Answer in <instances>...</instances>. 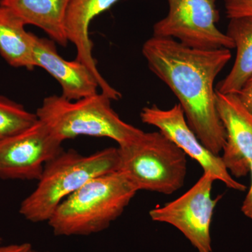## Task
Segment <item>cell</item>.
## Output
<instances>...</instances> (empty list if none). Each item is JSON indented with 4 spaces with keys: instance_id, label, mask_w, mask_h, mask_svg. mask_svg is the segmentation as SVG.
I'll return each mask as SVG.
<instances>
[{
    "instance_id": "6da1fadb",
    "label": "cell",
    "mask_w": 252,
    "mask_h": 252,
    "mask_svg": "<svg viewBox=\"0 0 252 252\" xmlns=\"http://www.w3.org/2000/svg\"><path fill=\"white\" fill-rule=\"evenodd\" d=\"M142 54L149 69L178 99L199 140L219 156L225 144V131L214 84L231 59L230 50L192 49L175 39L152 36L144 43Z\"/></svg>"
},
{
    "instance_id": "7a4b0ae2",
    "label": "cell",
    "mask_w": 252,
    "mask_h": 252,
    "mask_svg": "<svg viewBox=\"0 0 252 252\" xmlns=\"http://www.w3.org/2000/svg\"><path fill=\"white\" fill-rule=\"evenodd\" d=\"M137 191L120 171L98 176L63 200L48 223L56 236L99 233L124 213Z\"/></svg>"
},
{
    "instance_id": "3957f363",
    "label": "cell",
    "mask_w": 252,
    "mask_h": 252,
    "mask_svg": "<svg viewBox=\"0 0 252 252\" xmlns=\"http://www.w3.org/2000/svg\"><path fill=\"white\" fill-rule=\"evenodd\" d=\"M118 147L89 156L63 150L48 162L38 185L20 205L19 213L33 223L47 221L60 204L94 177L118 171Z\"/></svg>"
},
{
    "instance_id": "277c9868",
    "label": "cell",
    "mask_w": 252,
    "mask_h": 252,
    "mask_svg": "<svg viewBox=\"0 0 252 252\" xmlns=\"http://www.w3.org/2000/svg\"><path fill=\"white\" fill-rule=\"evenodd\" d=\"M102 94L71 101L62 95H50L36 110L44 123L63 142L81 135L107 137L119 146L137 140L143 131L124 122Z\"/></svg>"
},
{
    "instance_id": "5b68a950",
    "label": "cell",
    "mask_w": 252,
    "mask_h": 252,
    "mask_svg": "<svg viewBox=\"0 0 252 252\" xmlns=\"http://www.w3.org/2000/svg\"><path fill=\"white\" fill-rule=\"evenodd\" d=\"M119 170L138 190L170 195L185 185L187 156L160 131L118 147Z\"/></svg>"
},
{
    "instance_id": "8992f818",
    "label": "cell",
    "mask_w": 252,
    "mask_h": 252,
    "mask_svg": "<svg viewBox=\"0 0 252 252\" xmlns=\"http://www.w3.org/2000/svg\"><path fill=\"white\" fill-rule=\"evenodd\" d=\"M168 13L154 24L153 36L170 38L192 49H235L226 33L217 28V0H167Z\"/></svg>"
},
{
    "instance_id": "52a82bcc",
    "label": "cell",
    "mask_w": 252,
    "mask_h": 252,
    "mask_svg": "<svg viewBox=\"0 0 252 252\" xmlns=\"http://www.w3.org/2000/svg\"><path fill=\"white\" fill-rule=\"evenodd\" d=\"M215 177L203 175L180 197L149 211L152 220L175 227L198 252H213L210 227L220 198H212Z\"/></svg>"
},
{
    "instance_id": "ba28073f",
    "label": "cell",
    "mask_w": 252,
    "mask_h": 252,
    "mask_svg": "<svg viewBox=\"0 0 252 252\" xmlns=\"http://www.w3.org/2000/svg\"><path fill=\"white\" fill-rule=\"evenodd\" d=\"M63 142L44 123L0 140V179L39 180L48 162L63 152Z\"/></svg>"
},
{
    "instance_id": "9c48e42d",
    "label": "cell",
    "mask_w": 252,
    "mask_h": 252,
    "mask_svg": "<svg viewBox=\"0 0 252 252\" xmlns=\"http://www.w3.org/2000/svg\"><path fill=\"white\" fill-rule=\"evenodd\" d=\"M140 119L144 124L157 127L187 157L198 162L203 172L210 174L228 188L238 191L246 190L243 184L230 175L221 157L212 153L199 140L189 126L180 104H176L169 109H162L156 105L144 107L140 112Z\"/></svg>"
},
{
    "instance_id": "30bf717a",
    "label": "cell",
    "mask_w": 252,
    "mask_h": 252,
    "mask_svg": "<svg viewBox=\"0 0 252 252\" xmlns=\"http://www.w3.org/2000/svg\"><path fill=\"white\" fill-rule=\"evenodd\" d=\"M216 94L217 110L225 131L220 157L230 175L240 178L250 173L252 161V114L237 94Z\"/></svg>"
},
{
    "instance_id": "8fae6325",
    "label": "cell",
    "mask_w": 252,
    "mask_h": 252,
    "mask_svg": "<svg viewBox=\"0 0 252 252\" xmlns=\"http://www.w3.org/2000/svg\"><path fill=\"white\" fill-rule=\"evenodd\" d=\"M120 0H72L65 21L66 36L75 46L77 61L85 64L98 83L101 93L112 100H119L122 94L102 77L93 56L94 43L89 36L91 23L96 16L107 11Z\"/></svg>"
},
{
    "instance_id": "7c38bea8",
    "label": "cell",
    "mask_w": 252,
    "mask_h": 252,
    "mask_svg": "<svg viewBox=\"0 0 252 252\" xmlns=\"http://www.w3.org/2000/svg\"><path fill=\"white\" fill-rule=\"evenodd\" d=\"M52 39L33 37V58L36 67L44 69L59 83L64 98L78 100L97 94L98 83L85 64L68 61L58 53Z\"/></svg>"
},
{
    "instance_id": "4fadbf2b",
    "label": "cell",
    "mask_w": 252,
    "mask_h": 252,
    "mask_svg": "<svg viewBox=\"0 0 252 252\" xmlns=\"http://www.w3.org/2000/svg\"><path fill=\"white\" fill-rule=\"evenodd\" d=\"M72 0H0V6L9 8L27 25L45 32L50 39L67 46L65 21Z\"/></svg>"
},
{
    "instance_id": "5bb4252c",
    "label": "cell",
    "mask_w": 252,
    "mask_h": 252,
    "mask_svg": "<svg viewBox=\"0 0 252 252\" xmlns=\"http://www.w3.org/2000/svg\"><path fill=\"white\" fill-rule=\"evenodd\" d=\"M9 8L0 6V55L10 66L33 70V33Z\"/></svg>"
},
{
    "instance_id": "9a60e30c",
    "label": "cell",
    "mask_w": 252,
    "mask_h": 252,
    "mask_svg": "<svg viewBox=\"0 0 252 252\" xmlns=\"http://www.w3.org/2000/svg\"><path fill=\"white\" fill-rule=\"evenodd\" d=\"M226 34L233 41L236 57L231 70L215 90L223 94H238L252 76V18L230 19Z\"/></svg>"
},
{
    "instance_id": "2e32d148",
    "label": "cell",
    "mask_w": 252,
    "mask_h": 252,
    "mask_svg": "<svg viewBox=\"0 0 252 252\" xmlns=\"http://www.w3.org/2000/svg\"><path fill=\"white\" fill-rule=\"evenodd\" d=\"M36 113H32L21 104L0 95V140L17 135L38 122Z\"/></svg>"
},
{
    "instance_id": "e0dca14e",
    "label": "cell",
    "mask_w": 252,
    "mask_h": 252,
    "mask_svg": "<svg viewBox=\"0 0 252 252\" xmlns=\"http://www.w3.org/2000/svg\"><path fill=\"white\" fill-rule=\"evenodd\" d=\"M224 6L229 19L252 18V0H224Z\"/></svg>"
},
{
    "instance_id": "ac0fdd59",
    "label": "cell",
    "mask_w": 252,
    "mask_h": 252,
    "mask_svg": "<svg viewBox=\"0 0 252 252\" xmlns=\"http://www.w3.org/2000/svg\"><path fill=\"white\" fill-rule=\"evenodd\" d=\"M245 108L252 114V76L237 94Z\"/></svg>"
},
{
    "instance_id": "d6986e66",
    "label": "cell",
    "mask_w": 252,
    "mask_h": 252,
    "mask_svg": "<svg viewBox=\"0 0 252 252\" xmlns=\"http://www.w3.org/2000/svg\"><path fill=\"white\" fill-rule=\"evenodd\" d=\"M0 252H48L38 251L33 248L31 244L28 243L11 244L1 245L0 244Z\"/></svg>"
},
{
    "instance_id": "ffe728a7",
    "label": "cell",
    "mask_w": 252,
    "mask_h": 252,
    "mask_svg": "<svg viewBox=\"0 0 252 252\" xmlns=\"http://www.w3.org/2000/svg\"><path fill=\"white\" fill-rule=\"evenodd\" d=\"M250 174L251 175V185L242 205L241 210L245 217L252 220V161L250 165Z\"/></svg>"
},
{
    "instance_id": "44dd1931",
    "label": "cell",
    "mask_w": 252,
    "mask_h": 252,
    "mask_svg": "<svg viewBox=\"0 0 252 252\" xmlns=\"http://www.w3.org/2000/svg\"><path fill=\"white\" fill-rule=\"evenodd\" d=\"M1 238H0V244H1Z\"/></svg>"
}]
</instances>
